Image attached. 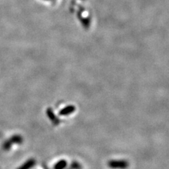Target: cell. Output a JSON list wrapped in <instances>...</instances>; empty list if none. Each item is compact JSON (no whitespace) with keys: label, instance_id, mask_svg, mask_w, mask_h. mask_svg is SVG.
<instances>
[{"label":"cell","instance_id":"cell-1","mask_svg":"<svg viewBox=\"0 0 169 169\" xmlns=\"http://www.w3.org/2000/svg\"><path fill=\"white\" fill-rule=\"evenodd\" d=\"M23 137L20 135H14L3 143L2 148L4 151H9L14 145H21L23 142Z\"/></svg>","mask_w":169,"mask_h":169},{"label":"cell","instance_id":"cell-2","mask_svg":"<svg viewBox=\"0 0 169 169\" xmlns=\"http://www.w3.org/2000/svg\"><path fill=\"white\" fill-rule=\"evenodd\" d=\"M108 166L112 169H126L129 164L126 160H112L108 163Z\"/></svg>","mask_w":169,"mask_h":169},{"label":"cell","instance_id":"cell-3","mask_svg":"<svg viewBox=\"0 0 169 169\" xmlns=\"http://www.w3.org/2000/svg\"><path fill=\"white\" fill-rule=\"evenodd\" d=\"M35 161L34 159H30L29 160L26 161L24 164H23L20 167H18L17 169H30L35 166Z\"/></svg>","mask_w":169,"mask_h":169},{"label":"cell","instance_id":"cell-4","mask_svg":"<svg viewBox=\"0 0 169 169\" xmlns=\"http://www.w3.org/2000/svg\"><path fill=\"white\" fill-rule=\"evenodd\" d=\"M75 111V106H68L65 107L64 109H62V110L59 112V114L62 116H67L69 115V114H72V112H73Z\"/></svg>","mask_w":169,"mask_h":169},{"label":"cell","instance_id":"cell-5","mask_svg":"<svg viewBox=\"0 0 169 169\" xmlns=\"http://www.w3.org/2000/svg\"><path fill=\"white\" fill-rule=\"evenodd\" d=\"M67 162L65 160H61L54 166V169H64L66 167Z\"/></svg>","mask_w":169,"mask_h":169},{"label":"cell","instance_id":"cell-6","mask_svg":"<svg viewBox=\"0 0 169 169\" xmlns=\"http://www.w3.org/2000/svg\"><path fill=\"white\" fill-rule=\"evenodd\" d=\"M71 168H73V169H80V165L78 163H72V165H71Z\"/></svg>","mask_w":169,"mask_h":169}]
</instances>
